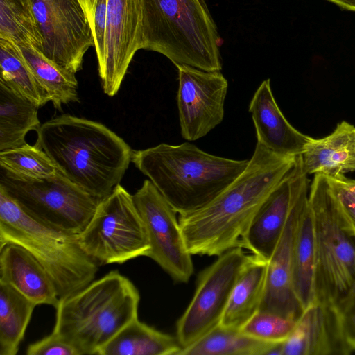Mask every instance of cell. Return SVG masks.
I'll use <instances>...</instances> for the list:
<instances>
[{
  "label": "cell",
  "mask_w": 355,
  "mask_h": 355,
  "mask_svg": "<svg viewBox=\"0 0 355 355\" xmlns=\"http://www.w3.org/2000/svg\"><path fill=\"white\" fill-rule=\"evenodd\" d=\"M177 337L161 332L135 318L99 351L98 355H179Z\"/></svg>",
  "instance_id": "obj_23"
},
{
  "label": "cell",
  "mask_w": 355,
  "mask_h": 355,
  "mask_svg": "<svg viewBox=\"0 0 355 355\" xmlns=\"http://www.w3.org/2000/svg\"><path fill=\"white\" fill-rule=\"evenodd\" d=\"M347 345L332 305L313 302L283 343V355H347Z\"/></svg>",
  "instance_id": "obj_17"
},
{
  "label": "cell",
  "mask_w": 355,
  "mask_h": 355,
  "mask_svg": "<svg viewBox=\"0 0 355 355\" xmlns=\"http://www.w3.org/2000/svg\"><path fill=\"white\" fill-rule=\"evenodd\" d=\"M176 67L181 135L187 141H195L222 122L228 83L220 71H208L184 64Z\"/></svg>",
  "instance_id": "obj_13"
},
{
  "label": "cell",
  "mask_w": 355,
  "mask_h": 355,
  "mask_svg": "<svg viewBox=\"0 0 355 355\" xmlns=\"http://www.w3.org/2000/svg\"><path fill=\"white\" fill-rule=\"evenodd\" d=\"M0 188L33 218L75 234L85 228L101 201L58 171L47 178L32 179L1 168Z\"/></svg>",
  "instance_id": "obj_8"
},
{
  "label": "cell",
  "mask_w": 355,
  "mask_h": 355,
  "mask_svg": "<svg viewBox=\"0 0 355 355\" xmlns=\"http://www.w3.org/2000/svg\"><path fill=\"white\" fill-rule=\"evenodd\" d=\"M327 178L342 225L349 234L355 236V180L345 175Z\"/></svg>",
  "instance_id": "obj_32"
},
{
  "label": "cell",
  "mask_w": 355,
  "mask_h": 355,
  "mask_svg": "<svg viewBox=\"0 0 355 355\" xmlns=\"http://www.w3.org/2000/svg\"><path fill=\"white\" fill-rule=\"evenodd\" d=\"M309 180L300 189L278 243L268 261L264 295L259 311L296 321L304 309L293 286V250L298 220L308 200Z\"/></svg>",
  "instance_id": "obj_15"
},
{
  "label": "cell",
  "mask_w": 355,
  "mask_h": 355,
  "mask_svg": "<svg viewBox=\"0 0 355 355\" xmlns=\"http://www.w3.org/2000/svg\"><path fill=\"white\" fill-rule=\"evenodd\" d=\"M0 282L8 284L37 305L55 308L60 297L42 264L24 248L15 243L0 245Z\"/></svg>",
  "instance_id": "obj_19"
},
{
  "label": "cell",
  "mask_w": 355,
  "mask_h": 355,
  "mask_svg": "<svg viewBox=\"0 0 355 355\" xmlns=\"http://www.w3.org/2000/svg\"><path fill=\"white\" fill-rule=\"evenodd\" d=\"M131 162L183 215L214 200L243 172L249 160L213 155L184 142L132 150Z\"/></svg>",
  "instance_id": "obj_3"
},
{
  "label": "cell",
  "mask_w": 355,
  "mask_h": 355,
  "mask_svg": "<svg viewBox=\"0 0 355 355\" xmlns=\"http://www.w3.org/2000/svg\"><path fill=\"white\" fill-rule=\"evenodd\" d=\"M0 166L16 175L32 179L47 178L58 172L55 165L41 148L27 143L0 151Z\"/></svg>",
  "instance_id": "obj_30"
},
{
  "label": "cell",
  "mask_w": 355,
  "mask_h": 355,
  "mask_svg": "<svg viewBox=\"0 0 355 355\" xmlns=\"http://www.w3.org/2000/svg\"><path fill=\"white\" fill-rule=\"evenodd\" d=\"M343 337L355 351V282L346 294L334 305Z\"/></svg>",
  "instance_id": "obj_33"
},
{
  "label": "cell",
  "mask_w": 355,
  "mask_h": 355,
  "mask_svg": "<svg viewBox=\"0 0 355 355\" xmlns=\"http://www.w3.org/2000/svg\"><path fill=\"white\" fill-rule=\"evenodd\" d=\"M301 155L260 207L241 239L240 247L269 261L282 234L295 199L308 180Z\"/></svg>",
  "instance_id": "obj_16"
},
{
  "label": "cell",
  "mask_w": 355,
  "mask_h": 355,
  "mask_svg": "<svg viewBox=\"0 0 355 355\" xmlns=\"http://www.w3.org/2000/svg\"><path fill=\"white\" fill-rule=\"evenodd\" d=\"M257 142L282 156L297 157L310 136L295 129L284 117L273 96L270 80H263L249 104Z\"/></svg>",
  "instance_id": "obj_18"
},
{
  "label": "cell",
  "mask_w": 355,
  "mask_h": 355,
  "mask_svg": "<svg viewBox=\"0 0 355 355\" xmlns=\"http://www.w3.org/2000/svg\"><path fill=\"white\" fill-rule=\"evenodd\" d=\"M141 49V0H107L105 53L98 68L105 94L118 93L135 53Z\"/></svg>",
  "instance_id": "obj_14"
},
{
  "label": "cell",
  "mask_w": 355,
  "mask_h": 355,
  "mask_svg": "<svg viewBox=\"0 0 355 355\" xmlns=\"http://www.w3.org/2000/svg\"><path fill=\"white\" fill-rule=\"evenodd\" d=\"M42 37V53L62 69L74 73L94 46L89 18L79 0H32Z\"/></svg>",
  "instance_id": "obj_11"
},
{
  "label": "cell",
  "mask_w": 355,
  "mask_h": 355,
  "mask_svg": "<svg viewBox=\"0 0 355 355\" xmlns=\"http://www.w3.org/2000/svg\"><path fill=\"white\" fill-rule=\"evenodd\" d=\"M279 343L261 340L245 334L240 329L218 325L183 348L179 355H268Z\"/></svg>",
  "instance_id": "obj_26"
},
{
  "label": "cell",
  "mask_w": 355,
  "mask_h": 355,
  "mask_svg": "<svg viewBox=\"0 0 355 355\" xmlns=\"http://www.w3.org/2000/svg\"><path fill=\"white\" fill-rule=\"evenodd\" d=\"M343 9L355 12V0H327Z\"/></svg>",
  "instance_id": "obj_36"
},
{
  "label": "cell",
  "mask_w": 355,
  "mask_h": 355,
  "mask_svg": "<svg viewBox=\"0 0 355 355\" xmlns=\"http://www.w3.org/2000/svg\"><path fill=\"white\" fill-rule=\"evenodd\" d=\"M81 3L83 7L84 8L86 14L89 18V20L91 18L94 3L96 0H79Z\"/></svg>",
  "instance_id": "obj_37"
},
{
  "label": "cell",
  "mask_w": 355,
  "mask_h": 355,
  "mask_svg": "<svg viewBox=\"0 0 355 355\" xmlns=\"http://www.w3.org/2000/svg\"><path fill=\"white\" fill-rule=\"evenodd\" d=\"M35 303L11 285L0 282V355H15Z\"/></svg>",
  "instance_id": "obj_25"
},
{
  "label": "cell",
  "mask_w": 355,
  "mask_h": 355,
  "mask_svg": "<svg viewBox=\"0 0 355 355\" xmlns=\"http://www.w3.org/2000/svg\"><path fill=\"white\" fill-rule=\"evenodd\" d=\"M300 155L308 175L336 178L355 172V126L342 121L326 137H310Z\"/></svg>",
  "instance_id": "obj_20"
},
{
  "label": "cell",
  "mask_w": 355,
  "mask_h": 355,
  "mask_svg": "<svg viewBox=\"0 0 355 355\" xmlns=\"http://www.w3.org/2000/svg\"><path fill=\"white\" fill-rule=\"evenodd\" d=\"M295 322L276 313L259 311L240 330L261 340L279 343L286 340Z\"/></svg>",
  "instance_id": "obj_31"
},
{
  "label": "cell",
  "mask_w": 355,
  "mask_h": 355,
  "mask_svg": "<svg viewBox=\"0 0 355 355\" xmlns=\"http://www.w3.org/2000/svg\"><path fill=\"white\" fill-rule=\"evenodd\" d=\"M35 144L58 171L83 190L102 200L120 184L132 150L103 124L62 114L41 124Z\"/></svg>",
  "instance_id": "obj_2"
},
{
  "label": "cell",
  "mask_w": 355,
  "mask_h": 355,
  "mask_svg": "<svg viewBox=\"0 0 355 355\" xmlns=\"http://www.w3.org/2000/svg\"><path fill=\"white\" fill-rule=\"evenodd\" d=\"M142 49L175 66L222 69L217 26L205 0H141Z\"/></svg>",
  "instance_id": "obj_5"
},
{
  "label": "cell",
  "mask_w": 355,
  "mask_h": 355,
  "mask_svg": "<svg viewBox=\"0 0 355 355\" xmlns=\"http://www.w3.org/2000/svg\"><path fill=\"white\" fill-rule=\"evenodd\" d=\"M0 38L42 52V37L32 0H0Z\"/></svg>",
  "instance_id": "obj_29"
},
{
  "label": "cell",
  "mask_w": 355,
  "mask_h": 355,
  "mask_svg": "<svg viewBox=\"0 0 355 355\" xmlns=\"http://www.w3.org/2000/svg\"><path fill=\"white\" fill-rule=\"evenodd\" d=\"M8 242L22 246L42 264L60 298L85 288L98 270L99 265L82 249L78 234L36 220L0 188V245Z\"/></svg>",
  "instance_id": "obj_6"
},
{
  "label": "cell",
  "mask_w": 355,
  "mask_h": 355,
  "mask_svg": "<svg viewBox=\"0 0 355 355\" xmlns=\"http://www.w3.org/2000/svg\"><path fill=\"white\" fill-rule=\"evenodd\" d=\"M78 238L84 252L99 266L148 257L151 249L133 196L120 184L101 200Z\"/></svg>",
  "instance_id": "obj_9"
},
{
  "label": "cell",
  "mask_w": 355,
  "mask_h": 355,
  "mask_svg": "<svg viewBox=\"0 0 355 355\" xmlns=\"http://www.w3.org/2000/svg\"><path fill=\"white\" fill-rule=\"evenodd\" d=\"M139 292L118 270L60 298L53 331L79 353L98 354L127 324L138 318Z\"/></svg>",
  "instance_id": "obj_4"
},
{
  "label": "cell",
  "mask_w": 355,
  "mask_h": 355,
  "mask_svg": "<svg viewBox=\"0 0 355 355\" xmlns=\"http://www.w3.org/2000/svg\"><path fill=\"white\" fill-rule=\"evenodd\" d=\"M243 249L236 247L225 252L199 274L194 295L176 323V337L182 349L219 325L250 257Z\"/></svg>",
  "instance_id": "obj_10"
},
{
  "label": "cell",
  "mask_w": 355,
  "mask_h": 355,
  "mask_svg": "<svg viewBox=\"0 0 355 355\" xmlns=\"http://www.w3.org/2000/svg\"><path fill=\"white\" fill-rule=\"evenodd\" d=\"M315 261L314 225L308 197L298 220L293 250V286L304 310L315 300Z\"/></svg>",
  "instance_id": "obj_22"
},
{
  "label": "cell",
  "mask_w": 355,
  "mask_h": 355,
  "mask_svg": "<svg viewBox=\"0 0 355 355\" xmlns=\"http://www.w3.org/2000/svg\"><path fill=\"white\" fill-rule=\"evenodd\" d=\"M0 83L40 107L50 101L49 96L35 77L19 46L0 38Z\"/></svg>",
  "instance_id": "obj_28"
},
{
  "label": "cell",
  "mask_w": 355,
  "mask_h": 355,
  "mask_svg": "<svg viewBox=\"0 0 355 355\" xmlns=\"http://www.w3.org/2000/svg\"><path fill=\"white\" fill-rule=\"evenodd\" d=\"M309 202L315 243L314 302L334 306L355 282V236L342 225L325 175H314Z\"/></svg>",
  "instance_id": "obj_7"
},
{
  "label": "cell",
  "mask_w": 355,
  "mask_h": 355,
  "mask_svg": "<svg viewBox=\"0 0 355 355\" xmlns=\"http://www.w3.org/2000/svg\"><path fill=\"white\" fill-rule=\"evenodd\" d=\"M27 355H80L78 352L61 336L52 333L40 340L30 344Z\"/></svg>",
  "instance_id": "obj_35"
},
{
  "label": "cell",
  "mask_w": 355,
  "mask_h": 355,
  "mask_svg": "<svg viewBox=\"0 0 355 355\" xmlns=\"http://www.w3.org/2000/svg\"><path fill=\"white\" fill-rule=\"evenodd\" d=\"M39 108L0 83V151L26 144V134L31 130L37 131L41 125Z\"/></svg>",
  "instance_id": "obj_24"
},
{
  "label": "cell",
  "mask_w": 355,
  "mask_h": 355,
  "mask_svg": "<svg viewBox=\"0 0 355 355\" xmlns=\"http://www.w3.org/2000/svg\"><path fill=\"white\" fill-rule=\"evenodd\" d=\"M297 157L279 155L257 142L245 169L223 192L204 207L179 215L190 254L220 256L240 247L256 213L293 167Z\"/></svg>",
  "instance_id": "obj_1"
},
{
  "label": "cell",
  "mask_w": 355,
  "mask_h": 355,
  "mask_svg": "<svg viewBox=\"0 0 355 355\" xmlns=\"http://www.w3.org/2000/svg\"><path fill=\"white\" fill-rule=\"evenodd\" d=\"M268 261L252 254L243 268L230 295L219 325L240 329L261 307Z\"/></svg>",
  "instance_id": "obj_21"
},
{
  "label": "cell",
  "mask_w": 355,
  "mask_h": 355,
  "mask_svg": "<svg viewBox=\"0 0 355 355\" xmlns=\"http://www.w3.org/2000/svg\"><path fill=\"white\" fill-rule=\"evenodd\" d=\"M107 0H96L89 23L91 25L94 46L96 51L98 68L104 61L105 53Z\"/></svg>",
  "instance_id": "obj_34"
},
{
  "label": "cell",
  "mask_w": 355,
  "mask_h": 355,
  "mask_svg": "<svg viewBox=\"0 0 355 355\" xmlns=\"http://www.w3.org/2000/svg\"><path fill=\"white\" fill-rule=\"evenodd\" d=\"M18 46L54 108L61 111L63 105L79 102L76 73L60 68L31 46Z\"/></svg>",
  "instance_id": "obj_27"
},
{
  "label": "cell",
  "mask_w": 355,
  "mask_h": 355,
  "mask_svg": "<svg viewBox=\"0 0 355 355\" xmlns=\"http://www.w3.org/2000/svg\"><path fill=\"white\" fill-rule=\"evenodd\" d=\"M145 225L150 252L148 256L173 281L187 283L193 272L176 212L148 179L132 195Z\"/></svg>",
  "instance_id": "obj_12"
}]
</instances>
